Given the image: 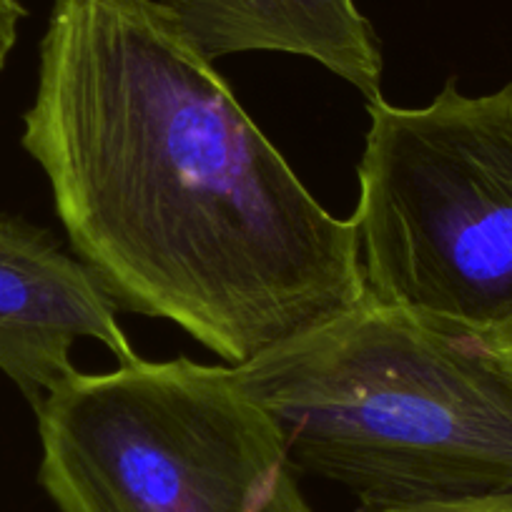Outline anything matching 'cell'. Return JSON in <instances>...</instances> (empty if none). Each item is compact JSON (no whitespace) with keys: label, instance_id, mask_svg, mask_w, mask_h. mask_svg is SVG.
<instances>
[{"label":"cell","instance_id":"3957f363","mask_svg":"<svg viewBox=\"0 0 512 512\" xmlns=\"http://www.w3.org/2000/svg\"><path fill=\"white\" fill-rule=\"evenodd\" d=\"M36 417L58 512H314L282 432L226 364L76 372Z\"/></svg>","mask_w":512,"mask_h":512},{"label":"cell","instance_id":"7a4b0ae2","mask_svg":"<svg viewBox=\"0 0 512 512\" xmlns=\"http://www.w3.org/2000/svg\"><path fill=\"white\" fill-rule=\"evenodd\" d=\"M234 374L294 467L347 487L359 510L512 490V374L480 334L364 292Z\"/></svg>","mask_w":512,"mask_h":512},{"label":"cell","instance_id":"5b68a950","mask_svg":"<svg viewBox=\"0 0 512 512\" xmlns=\"http://www.w3.org/2000/svg\"><path fill=\"white\" fill-rule=\"evenodd\" d=\"M116 309L91 269L51 231L0 214V372L33 412L78 372L71 362L78 339L98 342L118 364L141 359Z\"/></svg>","mask_w":512,"mask_h":512},{"label":"cell","instance_id":"ba28073f","mask_svg":"<svg viewBox=\"0 0 512 512\" xmlns=\"http://www.w3.org/2000/svg\"><path fill=\"white\" fill-rule=\"evenodd\" d=\"M26 16L28 13L21 6V0H0V71L6 68L8 56L16 48L18 28Z\"/></svg>","mask_w":512,"mask_h":512},{"label":"cell","instance_id":"52a82bcc","mask_svg":"<svg viewBox=\"0 0 512 512\" xmlns=\"http://www.w3.org/2000/svg\"><path fill=\"white\" fill-rule=\"evenodd\" d=\"M357 512H512V490L492 492V495L462 497V500L425 502V505L387 507V510H357Z\"/></svg>","mask_w":512,"mask_h":512},{"label":"cell","instance_id":"8992f818","mask_svg":"<svg viewBox=\"0 0 512 512\" xmlns=\"http://www.w3.org/2000/svg\"><path fill=\"white\" fill-rule=\"evenodd\" d=\"M211 61L234 53H289L382 98L384 58L357 0H159Z\"/></svg>","mask_w":512,"mask_h":512},{"label":"cell","instance_id":"277c9868","mask_svg":"<svg viewBox=\"0 0 512 512\" xmlns=\"http://www.w3.org/2000/svg\"><path fill=\"white\" fill-rule=\"evenodd\" d=\"M357 166L364 292L427 322L487 334L512 322V83L427 106L367 103Z\"/></svg>","mask_w":512,"mask_h":512},{"label":"cell","instance_id":"6da1fadb","mask_svg":"<svg viewBox=\"0 0 512 512\" xmlns=\"http://www.w3.org/2000/svg\"><path fill=\"white\" fill-rule=\"evenodd\" d=\"M71 249L118 309L226 367L364 297L329 214L159 0H56L23 113Z\"/></svg>","mask_w":512,"mask_h":512}]
</instances>
